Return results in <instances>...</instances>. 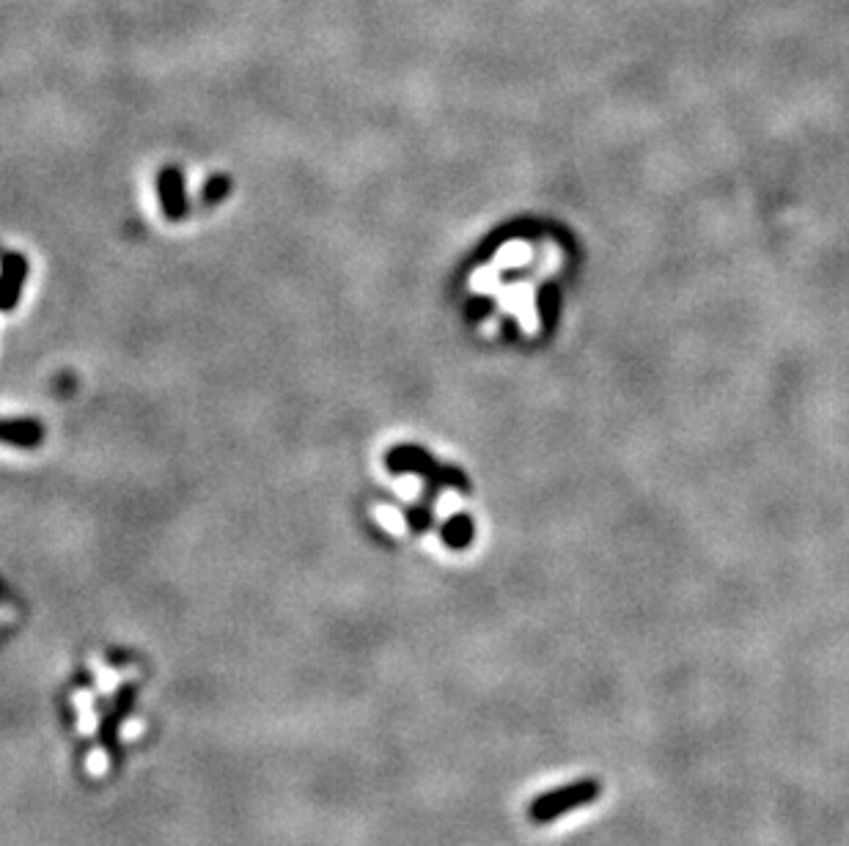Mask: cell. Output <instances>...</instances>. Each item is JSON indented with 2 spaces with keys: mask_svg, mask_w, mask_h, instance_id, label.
Returning <instances> with one entry per match:
<instances>
[{
  "mask_svg": "<svg viewBox=\"0 0 849 846\" xmlns=\"http://www.w3.org/2000/svg\"><path fill=\"white\" fill-rule=\"evenodd\" d=\"M44 440V426L36 418H0V443L11 448H39Z\"/></svg>",
  "mask_w": 849,
  "mask_h": 846,
  "instance_id": "4",
  "label": "cell"
},
{
  "mask_svg": "<svg viewBox=\"0 0 849 846\" xmlns=\"http://www.w3.org/2000/svg\"><path fill=\"white\" fill-rule=\"evenodd\" d=\"M91 668L97 671V684H99V690H102V693H105V695H110V693H113V690H116V687H119V684H116V682H121V679H127V676H135V671H121V673H116V671H113V668H108V671H105V668L99 665V660L91 662Z\"/></svg>",
  "mask_w": 849,
  "mask_h": 846,
  "instance_id": "7",
  "label": "cell"
},
{
  "mask_svg": "<svg viewBox=\"0 0 849 846\" xmlns=\"http://www.w3.org/2000/svg\"><path fill=\"white\" fill-rule=\"evenodd\" d=\"M597 797V786L594 783H580V786H572V789H564L558 792L556 797H545L542 803L536 805L534 814L539 819H553V816L564 814L566 808H577V805L588 803Z\"/></svg>",
  "mask_w": 849,
  "mask_h": 846,
  "instance_id": "5",
  "label": "cell"
},
{
  "mask_svg": "<svg viewBox=\"0 0 849 846\" xmlns=\"http://www.w3.org/2000/svg\"><path fill=\"white\" fill-rule=\"evenodd\" d=\"M380 520H382V525H385V528H388L391 533H399V528H402V520H399L396 514H391V511L380 509Z\"/></svg>",
  "mask_w": 849,
  "mask_h": 846,
  "instance_id": "13",
  "label": "cell"
},
{
  "mask_svg": "<svg viewBox=\"0 0 849 846\" xmlns=\"http://www.w3.org/2000/svg\"><path fill=\"white\" fill-rule=\"evenodd\" d=\"M429 520H432V514L426 511V506H415V509L407 511V522H410L413 531H424Z\"/></svg>",
  "mask_w": 849,
  "mask_h": 846,
  "instance_id": "12",
  "label": "cell"
},
{
  "mask_svg": "<svg viewBox=\"0 0 849 846\" xmlns=\"http://www.w3.org/2000/svg\"><path fill=\"white\" fill-rule=\"evenodd\" d=\"M157 193H160V207L163 215L171 223H179L187 215V190H185V174L179 168H163L157 176Z\"/></svg>",
  "mask_w": 849,
  "mask_h": 846,
  "instance_id": "3",
  "label": "cell"
},
{
  "mask_svg": "<svg viewBox=\"0 0 849 846\" xmlns=\"http://www.w3.org/2000/svg\"><path fill=\"white\" fill-rule=\"evenodd\" d=\"M229 190H231L229 176H223V174L212 176V179L207 182V187H204V201H207V204H218V201H223V198L229 196Z\"/></svg>",
  "mask_w": 849,
  "mask_h": 846,
  "instance_id": "8",
  "label": "cell"
},
{
  "mask_svg": "<svg viewBox=\"0 0 849 846\" xmlns=\"http://www.w3.org/2000/svg\"><path fill=\"white\" fill-rule=\"evenodd\" d=\"M385 467L393 476H402V473H415V476L429 478L432 484H448V487H459L462 492H468V481L459 470H451V467L437 465L432 456L426 454L424 448L418 445H396L385 454Z\"/></svg>",
  "mask_w": 849,
  "mask_h": 846,
  "instance_id": "1",
  "label": "cell"
},
{
  "mask_svg": "<svg viewBox=\"0 0 849 846\" xmlns=\"http://www.w3.org/2000/svg\"><path fill=\"white\" fill-rule=\"evenodd\" d=\"M443 539H446L448 547H465L473 539V522H470V517H465V514L451 517L443 525Z\"/></svg>",
  "mask_w": 849,
  "mask_h": 846,
  "instance_id": "6",
  "label": "cell"
},
{
  "mask_svg": "<svg viewBox=\"0 0 849 846\" xmlns=\"http://www.w3.org/2000/svg\"><path fill=\"white\" fill-rule=\"evenodd\" d=\"M80 715V723H77V731L83 734V737H94L97 734V723L99 717L94 709H83V712H77Z\"/></svg>",
  "mask_w": 849,
  "mask_h": 846,
  "instance_id": "11",
  "label": "cell"
},
{
  "mask_svg": "<svg viewBox=\"0 0 849 846\" xmlns=\"http://www.w3.org/2000/svg\"><path fill=\"white\" fill-rule=\"evenodd\" d=\"M143 731H146V723H143L141 717H132V720H124V723H121L119 739L121 742H132V739L143 737Z\"/></svg>",
  "mask_w": 849,
  "mask_h": 846,
  "instance_id": "10",
  "label": "cell"
},
{
  "mask_svg": "<svg viewBox=\"0 0 849 846\" xmlns=\"http://www.w3.org/2000/svg\"><path fill=\"white\" fill-rule=\"evenodd\" d=\"M86 770L91 778H105L110 770V756L105 748H94L91 753H88L86 759Z\"/></svg>",
  "mask_w": 849,
  "mask_h": 846,
  "instance_id": "9",
  "label": "cell"
},
{
  "mask_svg": "<svg viewBox=\"0 0 849 846\" xmlns=\"http://www.w3.org/2000/svg\"><path fill=\"white\" fill-rule=\"evenodd\" d=\"M28 281V259L22 253H6L0 261V314H11L20 303Z\"/></svg>",
  "mask_w": 849,
  "mask_h": 846,
  "instance_id": "2",
  "label": "cell"
}]
</instances>
